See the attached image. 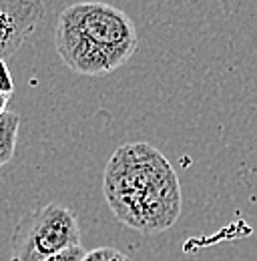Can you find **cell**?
I'll use <instances>...</instances> for the list:
<instances>
[{
  "label": "cell",
  "instance_id": "cell-2",
  "mask_svg": "<svg viewBox=\"0 0 257 261\" xmlns=\"http://www.w3.org/2000/svg\"><path fill=\"white\" fill-rule=\"evenodd\" d=\"M55 48L66 68L83 76L113 72L139 48V31L127 12L107 2H76L59 14Z\"/></svg>",
  "mask_w": 257,
  "mask_h": 261
},
{
  "label": "cell",
  "instance_id": "cell-4",
  "mask_svg": "<svg viewBox=\"0 0 257 261\" xmlns=\"http://www.w3.org/2000/svg\"><path fill=\"white\" fill-rule=\"evenodd\" d=\"M44 14L42 0H0V61L22 48Z\"/></svg>",
  "mask_w": 257,
  "mask_h": 261
},
{
  "label": "cell",
  "instance_id": "cell-6",
  "mask_svg": "<svg viewBox=\"0 0 257 261\" xmlns=\"http://www.w3.org/2000/svg\"><path fill=\"white\" fill-rule=\"evenodd\" d=\"M87 259L89 261H131L128 255L123 251L115 249V247H96L93 251H87Z\"/></svg>",
  "mask_w": 257,
  "mask_h": 261
},
{
  "label": "cell",
  "instance_id": "cell-7",
  "mask_svg": "<svg viewBox=\"0 0 257 261\" xmlns=\"http://www.w3.org/2000/svg\"><path fill=\"white\" fill-rule=\"evenodd\" d=\"M85 255H87V251L83 249V245H79V247L66 249L63 253H57V255H46V257H36V259H14V257H10V261H83Z\"/></svg>",
  "mask_w": 257,
  "mask_h": 261
},
{
  "label": "cell",
  "instance_id": "cell-3",
  "mask_svg": "<svg viewBox=\"0 0 257 261\" xmlns=\"http://www.w3.org/2000/svg\"><path fill=\"white\" fill-rule=\"evenodd\" d=\"M81 245L76 215L61 203H48L27 213L10 235L14 259L57 255Z\"/></svg>",
  "mask_w": 257,
  "mask_h": 261
},
{
  "label": "cell",
  "instance_id": "cell-9",
  "mask_svg": "<svg viewBox=\"0 0 257 261\" xmlns=\"http://www.w3.org/2000/svg\"><path fill=\"white\" fill-rule=\"evenodd\" d=\"M8 102H10V97L0 93V117H2L4 113H8Z\"/></svg>",
  "mask_w": 257,
  "mask_h": 261
},
{
  "label": "cell",
  "instance_id": "cell-8",
  "mask_svg": "<svg viewBox=\"0 0 257 261\" xmlns=\"http://www.w3.org/2000/svg\"><path fill=\"white\" fill-rule=\"evenodd\" d=\"M0 93L12 97L14 93V81L10 76V68L6 65V61H0Z\"/></svg>",
  "mask_w": 257,
  "mask_h": 261
},
{
  "label": "cell",
  "instance_id": "cell-5",
  "mask_svg": "<svg viewBox=\"0 0 257 261\" xmlns=\"http://www.w3.org/2000/svg\"><path fill=\"white\" fill-rule=\"evenodd\" d=\"M20 129V117L16 113H4L0 117V169L12 161L16 151V139Z\"/></svg>",
  "mask_w": 257,
  "mask_h": 261
},
{
  "label": "cell",
  "instance_id": "cell-1",
  "mask_svg": "<svg viewBox=\"0 0 257 261\" xmlns=\"http://www.w3.org/2000/svg\"><path fill=\"white\" fill-rule=\"evenodd\" d=\"M113 215L145 235L167 231L181 215V185L167 157L145 141L121 145L102 173Z\"/></svg>",
  "mask_w": 257,
  "mask_h": 261
}]
</instances>
